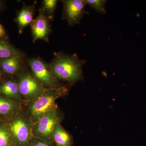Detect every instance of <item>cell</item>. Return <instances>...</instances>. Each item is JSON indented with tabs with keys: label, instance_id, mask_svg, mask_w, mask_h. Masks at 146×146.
<instances>
[{
	"label": "cell",
	"instance_id": "cell-1",
	"mask_svg": "<svg viewBox=\"0 0 146 146\" xmlns=\"http://www.w3.org/2000/svg\"><path fill=\"white\" fill-rule=\"evenodd\" d=\"M54 55L49 65L53 74L58 80L71 86L83 79L82 66L86 63V60L80 59L75 53L68 54L54 52Z\"/></svg>",
	"mask_w": 146,
	"mask_h": 146
},
{
	"label": "cell",
	"instance_id": "cell-2",
	"mask_svg": "<svg viewBox=\"0 0 146 146\" xmlns=\"http://www.w3.org/2000/svg\"><path fill=\"white\" fill-rule=\"evenodd\" d=\"M68 86L60 89H48L39 96L26 103L23 110L33 122L37 121L46 113L57 107L56 100L67 95Z\"/></svg>",
	"mask_w": 146,
	"mask_h": 146
},
{
	"label": "cell",
	"instance_id": "cell-3",
	"mask_svg": "<svg viewBox=\"0 0 146 146\" xmlns=\"http://www.w3.org/2000/svg\"><path fill=\"white\" fill-rule=\"evenodd\" d=\"M6 121L15 146H28L33 137V122L23 109Z\"/></svg>",
	"mask_w": 146,
	"mask_h": 146
},
{
	"label": "cell",
	"instance_id": "cell-4",
	"mask_svg": "<svg viewBox=\"0 0 146 146\" xmlns=\"http://www.w3.org/2000/svg\"><path fill=\"white\" fill-rule=\"evenodd\" d=\"M26 62L32 76L46 89H60L69 85L58 80L52 72L49 63L39 56L27 59Z\"/></svg>",
	"mask_w": 146,
	"mask_h": 146
},
{
	"label": "cell",
	"instance_id": "cell-5",
	"mask_svg": "<svg viewBox=\"0 0 146 146\" xmlns=\"http://www.w3.org/2000/svg\"><path fill=\"white\" fill-rule=\"evenodd\" d=\"M62 116L58 108L46 113L33 123V136L49 143L54 144L52 138L55 127L60 123Z\"/></svg>",
	"mask_w": 146,
	"mask_h": 146
},
{
	"label": "cell",
	"instance_id": "cell-6",
	"mask_svg": "<svg viewBox=\"0 0 146 146\" xmlns=\"http://www.w3.org/2000/svg\"><path fill=\"white\" fill-rule=\"evenodd\" d=\"M16 78L20 95L25 103L39 96L48 89L34 78L27 68L19 74Z\"/></svg>",
	"mask_w": 146,
	"mask_h": 146
},
{
	"label": "cell",
	"instance_id": "cell-7",
	"mask_svg": "<svg viewBox=\"0 0 146 146\" xmlns=\"http://www.w3.org/2000/svg\"><path fill=\"white\" fill-rule=\"evenodd\" d=\"M62 18L68 25L73 27L80 23L84 15L89 13L85 10L86 5L84 0H64Z\"/></svg>",
	"mask_w": 146,
	"mask_h": 146
},
{
	"label": "cell",
	"instance_id": "cell-8",
	"mask_svg": "<svg viewBox=\"0 0 146 146\" xmlns=\"http://www.w3.org/2000/svg\"><path fill=\"white\" fill-rule=\"evenodd\" d=\"M39 14L30 25L33 42L42 40L49 42V36L51 31L49 21L45 16L41 9H39Z\"/></svg>",
	"mask_w": 146,
	"mask_h": 146
},
{
	"label": "cell",
	"instance_id": "cell-9",
	"mask_svg": "<svg viewBox=\"0 0 146 146\" xmlns=\"http://www.w3.org/2000/svg\"><path fill=\"white\" fill-rule=\"evenodd\" d=\"M25 58L20 56L0 58V72L9 78L16 77L26 69Z\"/></svg>",
	"mask_w": 146,
	"mask_h": 146
},
{
	"label": "cell",
	"instance_id": "cell-10",
	"mask_svg": "<svg viewBox=\"0 0 146 146\" xmlns=\"http://www.w3.org/2000/svg\"><path fill=\"white\" fill-rule=\"evenodd\" d=\"M23 104L0 94V117L4 120L9 119L23 109Z\"/></svg>",
	"mask_w": 146,
	"mask_h": 146
},
{
	"label": "cell",
	"instance_id": "cell-11",
	"mask_svg": "<svg viewBox=\"0 0 146 146\" xmlns=\"http://www.w3.org/2000/svg\"><path fill=\"white\" fill-rule=\"evenodd\" d=\"M36 1L31 5H26L24 4L21 10L18 11L14 21L18 25V33H23L24 29L31 25L33 20L35 14V5Z\"/></svg>",
	"mask_w": 146,
	"mask_h": 146
},
{
	"label": "cell",
	"instance_id": "cell-12",
	"mask_svg": "<svg viewBox=\"0 0 146 146\" xmlns=\"http://www.w3.org/2000/svg\"><path fill=\"white\" fill-rule=\"evenodd\" d=\"M0 94L10 99L21 102L24 105L25 104L20 95L16 78H10L1 82Z\"/></svg>",
	"mask_w": 146,
	"mask_h": 146
},
{
	"label": "cell",
	"instance_id": "cell-13",
	"mask_svg": "<svg viewBox=\"0 0 146 146\" xmlns=\"http://www.w3.org/2000/svg\"><path fill=\"white\" fill-rule=\"evenodd\" d=\"M54 143L56 146H72V139L71 135L62 126L60 123L55 127L52 134Z\"/></svg>",
	"mask_w": 146,
	"mask_h": 146
},
{
	"label": "cell",
	"instance_id": "cell-14",
	"mask_svg": "<svg viewBox=\"0 0 146 146\" xmlns=\"http://www.w3.org/2000/svg\"><path fill=\"white\" fill-rule=\"evenodd\" d=\"M13 56L25 58L26 54L23 51L11 44L5 37L0 39V58Z\"/></svg>",
	"mask_w": 146,
	"mask_h": 146
},
{
	"label": "cell",
	"instance_id": "cell-15",
	"mask_svg": "<svg viewBox=\"0 0 146 146\" xmlns=\"http://www.w3.org/2000/svg\"><path fill=\"white\" fill-rule=\"evenodd\" d=\"M0 146H15L5 120L0 119Z\"/></svg>",
	"mask_w": 146,
	"mask_h": 146
},
{
	"label": "cell",
	"instance_id": "cell-16",
	"mask_svg": "<svg viewBox=\"0 0 146 146\" xmlns=\"http://www.w3.org/2000/svg\"><path fill=\"white\" fill-rule=\"evenodd\" d=\"M58 2L57 0H44L42 2L41 10L49 21H53L54 19Z\"/></svg>",
	"mask_w": 146,
	"mask_h": 146
},
{
	"label": "cell",
	"instance_id": "cell-17",
	"mask_svg": "<svg viewBox=\"0 0 146 146\" xmlns=\"http://www.w3.org/2000/svg\"><path fill=\"white\" fill-rule=\"evenodd\" d=\"M86 5L95 9L97 12L104 14L106 13L105 4L107 1L105 0H84Z\"/></svg>",
	"mask_w": 146,
	"mask_h": 146
},
{
	"label": "cell",
	"instance_id": "cell-18",
	"mask_svg": "<svg viewBox=\"0 0 146 146\" xmlns=\"http://www.w3.org/2000/svg\"><path fill=\"white\" fill-rule=\"evenodd\" d=\"M28 146H54V144L49 143L46 141L33 137Z\"/></svg>",
	"mask_w": 146,
	"mask_h": 146
},
{
	"label": "cell",
	"instance_id": "cell-19",
	"mask_svg": "<svg viewBox=\"0 0 146 146\" xmlns=\"http://www.w3.org/2000/svg\"><path fill=\"white\" fill-rule=\"evenodd\" d=\"M6 36V32L4 28L2 25L0 23V39L5 38Z\"/></svg>",
	"mask_w": 146,
	"mask_h": 146
},
{
	"label": "cell",
	"instance_id": "cell-20",
	"mask_svg": "<svg viewBox=\"0 0 146 146\" xmlns=\"http://www.w3.org/2000/svg\"><path fill=\"white\" fill-rule=\"evenodd\" d=\"M5 8V1L0 0V13Z\"/></svg>",
	"mask_w": 146,
	"mask_h": 146
},
{
	"label": "cell",
	"instance_id": "cell-21",
	"mask_svg": "<svg viewBox=\"0 0 146 146\" xmlns=\"http://www.w3.org/2000/svg\"><path fill=\"white\" fill-rule=\"evenodd\" d=\"M1 73L0 72V80H1Z\"/></svg>",
	"mask_w": 146,
	"mask_h": 146
}]
</instances>
